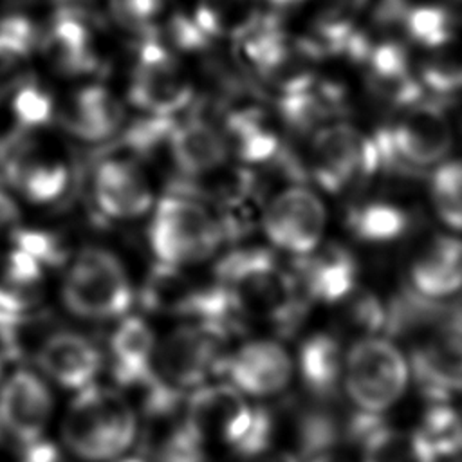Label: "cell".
Instances as JSON below:
<instances>
[{
	"mask_svg": "<svg viewBox=\"0 0 462 462\" xmlns=\"http://www.w3.org/2000/svg\"><path fill=\"white\" fill-rule=\"evenodd\" d=\"M381 168L375 137L356 126L332 121L318 128L309 148V171L330 193H339Z\"/></svg>",
	"mask_w": 462,
	"mask_h": 462,
	"instance_id": "cell-10",
	"label": "cell"
},
{
	"mask_svg": "<svg viewBox=\"0 0 462 462\" xmlns=\"http://www.w3.org/2000/svg\"><path fill=\"white\" fill-rule=\"evenodd\" d=\"M157 345L155 332L143 318H123L108 345L114 379L123 386L146 388L155 377Z\"/></svg>",
	"mask_w": 462,
	"mask_h": 462,
	"instance_id": "cell-21",
	"label": "cell"
},
{
	"mask_svg": "<svg viewBox=\"0 0 462 462\" xmlns=\"http://www.w3.org/2000/svg\"><path fill=\"white\" fill-rule=\"evenodd\" d=\"M298 368L307 390L316 397H330L343 383L345 354L336 336L316 332L309 336L298 352Z\"/></svg>",
	"mask_w": 462,
	"mask_h": 462,
	"instance_id": "cell-25",
	"label": "cell"
},
{
	"mask_svg": "<svg viewBox=\"0 0 462 462\" xmlns=\"http://www.w3.org/2000/svg\"><path fill=\"white\" fill-rule=\"evenodd\" d=\"M404 36L424 51L455 42V22L448 9L435 4L408 5L402 2L399 20Z\"/></svg>",
	"mask_w": 462,
	"mask_h": 462,
	"instance_id": "cell-29",
	"label": "cell"
},
{
	"mask_svg": "<svg viewBox=\"0 0 462 462\" xmlns=\"http://www.w3.org/2000/svg\"><path fill=\"white\" fill-rule=\"evenodd\" d=\"M437 458L451 457L462 451V428L458 419V408L448 401H433L424 411L422 424L419 428Z\"/></svg>",
	"mask_w": 462,
	"mask_h": 462,
	"instance_id": "cell-32",
	"label": "cell"
},
{
	"mask_svg": "<svg viewBox=\"0 0 462 462\" xmlns=\"http://www.w3.org/2000/svg\"><path fill=\"white\" fill-rule=\"evenodd\" d=\"M411 289L420 296L440 300L462 289V238L439 235L415 256L410 267Z\"/></svg>",
	"mask_w": 462,
	"mask_h": 462,
	"instance_id": "cell-22",
	"label": "cell"
},
{
	"mask_svg": "<svg viewBox=\"0 0 462 462\" xmlns=\"http://www.w3.org/2000/svg\"><path fill=\"white\" fill-rule=\"evenodd\" d=\"M114 20L132 32H150L164 18L171 0H106Z\"/></svg>",
	"mask_w": 462,
	"mask_h": 462,
	"instance_id": "cell-36",
	"label": "cell"
},
{
	"mask_svg": "<svg viewBox=\"0 0 462 462\" xmlns=\"http://www.w3.org/2000/svg\"><path fill=\"white\" fill-rule=\"evenodd\" d=\"M34 361L45 377L76 392L92 386L103 365L99 348L70 330L51 332L38 346Z\"/></svg>",
	"mask_w": 462,
	"mask_h": 462,
	"instance_id": "cell-16",
	"label": "cell"
},
{
	"mask_svg": "<svg viewBox=\"0 0 462 462\" xmlns=\"http://www.w3.org/2000/svg\"><path fill=\"white\" fill-rule=\"evenodd\" d=\"M47 265L11 244L0 253V310L29 312L40 301Z\"/></svg>",
	"mask_w": 462,
	"mask_h": 462,
	"instance_id": "cell-24",
	"label": "cell"
},
{
	"mask_svg": "<svg viewBox=\"0 0 462 462\" xmlns=\"http://www.w3.org/2000/svg\"><path fill=\"white\" fill-rule=\"evenodd\" d=\"M262 226L274 247L300 258L319 247L327 226V209L309 188L289 186L267 202Z\"/></svg>",
	"mask_w": 462,
	"mask_h": 462,
	"instance_id": "cell-12",
	"label": "cell"
},
{
	"mask_svg": "<svg viewBox=\"0 0 462 462\" xmlns=\"http://www.w3.org/2000/svg\"><path fill=\"white\" fill-rule=\"evenodd\" d=\"M54 399L47 383L27 368L14 370L0 386V426L18 444L43 439Z\"/></svg>",
	"mask_w": 462,
	"mask_h": 462,
	"instance_id": "cell-13",
	"label": "cell"
},
{
	"mask_svg": "<svg viewBox=\"0 0 462 462\" xmlns=\"http://www.w3.org/2000/svg\"><path fill=\"white\" fill-rule=\"evenodd\" d=\"M119 462H144L143 458H137V457H130V458H123Z\"/></svg>",
	"mask_w": 462,
	"mask_h": 462,
	"instance_id": "cell-42",
	"label": "cell"
},
{
	"mask_svg": "<svg viewBox=\"0 0 462 462\" xmlns=\"http://www.w3.org/2000/svg\"><path fill=\"white\" fill-rule=\"evenodd\" d=\"M430 197L437 217L462 231V159L440 162L430 180Z\"/></svg>",
	"mask_w": 462,
	"mask_h": 462,
	"instance_id": "cell-31",
	"label": "cell"
},
{
	"mask_svg": "<svg viewBox=\"0 0 462 462\" xmlns=\"http://www.w3.org/2000/svg\"><path fill=\"white\" fill-rule=\"evenodd\" d=\"M155 462H208L204 439L184 419L171 424L157 440L153 449Z\"/></svg>",
	"mask_w": 462,
	"mask_h": 462,
	"instance_id": "cell-35",
	"label": "cell"
},
{
	"mask_svg": "<svg viewBox=\"0 0 462 462\" xmlns=\"http://www.w3.org/2000/svg\"><path fill=\"white\" fill-rule=\"evenodd\" d=\"M224 236L217 213L200 199L180 191H170L157 202L148 227L157 262L177 267L202 262L217 251Z\"/></svg>",
	"mask_w": 462,
	"mask_h": 462,
	"instance_id": "cell-4",
	"label": "cell"
},
{
	"mask_svg": "<svg viewBox=\"0 0 462 462\" xmlns=\"http://www.w3.org/2000/svg\"><path fill=\"white\" fill-rule=\"evenodd\" d=\"M274 5H280V7H292V5H300L301 0H267Z\"/></svg>",
	"mask_w": 462,
	"mask_h": 462,
	"instance_id": "cell-41",
	"label": "cell"
},
{
	"mask_svg": "<svg viewBox=\"0 0 462 462\" xmlns=\"http://www.w3.org/2000/svg\"><path fill=\"white\" fill-rule=\"evenodd\" d=\"M346 224L359 240L384 244L397 240L408 231L410 215L393 202L368 200L350 209Z\"/></svg>",
	"mask_w": 462,
	"mask_h": 462,
	"instance_id": "cell-28",
	"label": "cell"
},
{
	"mask_svg": "<svg viewBox=\"0 0 462 462\" xmlns=\"http://www.w3.org/2000/svg\"><path fill=\"white\" fill-rule=\"evenodd\" d=\"M363 462H437L419 430L390 428L377 420L359 440Z\"/></svg>",
	"mask_w": 462,
	"mask_h": 462,
	"instance_id": "cell-27",
	"label": "cell"
},
{
	"mask_svg": "<svg viewBox=\"0 0 462 462\" xmlns=\"http://www.w3.org/2000/svg\"><path fill=\"white\" fill-rule=\"evenodd\" d=\"M60 123L83 143H103L121 130L123 106L108 88L85 85L67 99Z\"/></svg>",
	"mask_w": 462,
	"mask_h": 462,
	"instance_id": "cell-20",
	"label": "cell"
},
{
	"mask_svg": "<svg viewBox=\"0 0 462 462\" xmlns=\"http://www.w3.org/2000/svg\"><path fill=\"white\" fill-rule=\"evenodd\" d=\"M135 435L134 406L117 390L97 384L76 393L61 424L67 449L87 462L117 458L134 444Z\"/></svg>",
	"mask_w": 462,
	"mask_h": 462,
	"instance_id": "cell-2",
	"label": "cell"
},
{
	"mask_svg": "<svg viewBox=\"0 0 462 462\" xmlns=\"http://www.w3.org/2000/svg\"><path fill=\"white\" fill-rule=\"evenodd\" d=\"M92 200L112 220H132L152 208L150 180L132 155H110L92 175Z\"/></svg>",
	"mask_w": 462,
	"mask_h": 462,
	"instance_id": "cell-14",
	"label": "cell"
},
{
	"mask_svg": "<svg viewBox=\"0 0 462 462\" xmlns=\"http://www.w3.org/2000/svg\"><path fill=\"white\" fill-rule=\"evenodd\" d=\"M309 462H343V460H339V458L334 457L332 453H323V455H318V457L309 458Z\"/></svg>",
	"mask_w": 462,
	"mask_h": 462,
	"instance_id": "cell-40",
	"label": "cell"
},
{
	"mask_svg": "<svg viewBox=\"0 0 462 462\" xmlns=\"http://www.w3.org/2000/svg\"><path fill=\"white\" fill-rule=\"evenodd\" d=\"M90 18L88 14L56 9L45 31H40L38 45L56 70L81 76L97 69L99 58Z\"/></svg>",
	"mask_w": 462,
	"mask_h": 462,
	"instance_id": "cell-17",
	"label": "cell"
},
{
	"mask_svg": "<svg viewBox=\"0 0 462 462\" xmlns=\"http://www.w3.org/2000/svg\"><path fill=\"white\" fill-rule=\"evenodd\" d=\"M292 359L276 341L254 339L227 354L224 372L244 395L271 397L283 392L292 379Z\"/></svg>",
	"mask_w": 462,
	"mask_h": 462,
	"instance_id": "cell-15",
	"label": "cell"
},
{
	"mask_svg": "<svg viewBox=\"0 0 462 462\" xmlns=\"http://www.w3.org/2000/svg\"><path fill=\"white\" fill-rule=\"evenodd\" d=\"M341 435L343 428L337 417L323 408L307 410L298 420V444L301 453L309 458L330 453Z\"/></svg>",
	"mask_w": 462,
	"mask_h": 462,
	"instance_id": "cell-34",
	"label": "cell"
},
{
	"mask_svg": "<svg viewBox=\"0 0 462 462\" xmlns=\"http://www.w3.org/2000/svg\"><path fill=\"white\" fill-rule=\"evenodd\" d=\"M296 280L309 300L337 303L357 291V263L341 245H327L300 256Z\"/></svg>",
	"mask_w": 462,
	"mask_h": 462,
	"instance_id": "cell-19",
	"label": "cell"
},
{
	"mask_svg": "<svg viewBox=\"0 0 462 462\" xmlns=\"http://www.w3.org/2000/svg\"><path fill=\"white\" fill-rule=\"evenodd\" d=\"M460 310H462V305H460Z\"/></svg>",
	"mask_w": 462,
	"mask_h": 462,
	"instance_id": "cell-45",
	"label": "cell"
},
{
	"mask_svg": "<svg viewBox=\"0 0 462 462\" xmlns=\"http://www.w3.org/2000/svg\"><path fill=\"white\" fill-rule=\"evenodd\" d=\"M366 0H301L309 29V45L318 56L325 52L346 51L356 34V22L361 16Z\"/></svg>",
	"mask_w": 462,
	"mask_h": 462,
	"instance_id": "cell-23",
	"label": "cell"
},
{
	"mask_svg": "<svg viewBox=\"0 0 462 462\" xmlns=\"http://www.w3.org/2000/svg\"><path fill=\"white\" fill-rule=\"evenodd\" d=\"M410 374V363L393 341L366 336L345 354L343 386L357 411L381 415L402 397Z\"/></svg>",
	"mask_w": 462,
	"mask_h": 462,
	"instance_id": "cell-6",
	"label": "cell"
},
{
	"mask_svg": "<svg viewBox=\"0 0 462 462\" xmlns=\"http://www.w3.org/2000/svg\"><path fill=\"white\" fill-rule=\"evenodd\" d=\"M0 162L7 182L25 200L40 206L58 202L70 186L67 162L18 130L0 143Z\"/></svg>",
	"mask_w": 462,
	"mask_h": 462,
	"instance_id": "cell-11",
	"label": "cell"
},
{
	"mask_svg": "<svg viewBox=\"0 0 462 462\" xmlns=\"http://www.w3.org/2000/svg\"><path fill=\"white\" fill-rule=\"evenodd\" d=\"M229 330L204 321H188L173 328L155 354V377L162 388L184 395L204 386L226 363Z\"/></svg>",
	"mask_w": 462,
	"mask_h": 462,
	"instance_id": "cell-7",
	"label": "cell"
},
{
	"mask_svg": "<svg viewBox=\"0 0 462 462\" xmlns=\"http://www.w3.org/2000/svg\"><path fill=\"white\" fill-rule=\"evenodd\" d=\"M213 280L240 321L254 319L291 330L305 310L307 298L296 276L267 249L227 253L217 263Z\"/></svg>",
	"mask_w": 462,
	"mask_h": 462,
	"instance_id": "cell-1",
	"label": "cell"
},
{
	"mask_svg": "<svg viewBox=\"0 0 462 462\" xmlns=\"http://www.w3.org/2000/svg\"><path fill=\"white\" fill-rule=\"evenodd\" d=\"M184 419L208 442L215 439L242 460L253 458L271 446L273 420L263 408L253 406L229 383L204 384L189 393Z\"/></svg>",
	"mask_w": 462,
	"mask_h": 462,
	"instance_id": "cell-3",
	"label": "cell"
},
{
	"mask_svg": "<svg viewBox=\"0 0 462 462\" xmlns=\"http://www.w3.org/2000/svg\"><path fill=\"white\" fill-rule=\"evenodd\" d=\"M346 300L350 301L346 309V321L352 328L363 334L361 337L377 336L379 330H386L388 307H384L377 296L356 291Z\"/></svg>",
	"mask_w": 462,
	"mask_h": 462,
	"instance_id": "cell-37",
	"label": "cell"
},
{
	"mask_svg": "<svg viewBox=\"0 0 462 462\" xmlns=\"http://www.w3.org/2000/svg\"><path fill=\"white\" fill-rule=\"evenodd\" d=\"M458 419H460V428H462V406L458 408Z\"/></svg>",
	"mask_w": 462,
	"mask_h": 462,
	"instance_id": "cell-44",
	"label": "cell"
},
{
	"mask_svg": "<svg viewBox=\"0 0 462 462\" xmlns=\"http://www.w3.org/2000/svg\"><path fill=\"white\" fill-rule=\"evenodd\" d=\"M20 227V208L16 200L7 191L0 189V242H11Z\"/></svg>",
	"mask_w": 462,
	"mask_h": 462,
	"instance_id": "cell-38",
	"label": "cell"
},
{
	"mask_svg": "<svg viewBox=\"0 0 462 462\" xmlns=\"http://www.w3.org/2000/svg\"><path fill=\"white\" fill-rule=\"evenodd\" d=\"M384 168H428L446 161L453 148V125L442 106L419 101L404 108L390 128L375 135Z\"/></svg>",
	"mask_w": 462,
	"mask_h": 462,
	"instance_id": "cell-8",
	"label": "cell"
},
{
	"mask_svg": "<svg viewBox=\"0 0 462 462\" xmlns=\"http://www.w3.org/2000/svg\"><path fill=\"white\" fill-rule=\"evenodd\" d=\"M244 462H300L294 455L287 453V451H263L253 458H247Z\"/></svg>",
	"mask_w": 462,
	"mask_h": 462,
	"instance_id": "cell-39",
	"label": "cell"
},
{
	"mask_svg": "<svg viewBox=\"0 0 462 462\" xmlns=\"http://www.w3.org/2000/svg\"><path fill=\"white\" fill-rule=\"evenodd\" d=\"M263 0H197L193 20L209 40H244L265 16Z\"/></svg>",
	"mask_w": 462,
	"mask_h": 462,
	"instance_id": "cell-26",
	"label": "cell"
},
{
	"mask_svg": "<svg viewBox=\"0 0 462 462\" xmlns=\"http://www.w3.org/2000/svg\"><path fill=\"white\" fill-rule=\"evenodd\" d=\"M168 153L182 179L193 180L224 168L231 152L222 126L195 117L175 123Z\"/></svg>",
	"mask_w": 462,
	"mask_h": 462,
	"instance_id": "cell-18",
	"label": "cell"
},
{
	"mask_svg": "<svg viewBox=\"0 0 462 462\" xmlns=\"http://www.w3.org/2000/svg\"><path fill=\"white\" fill-rule=\"evenodd\" d=\"M419 81L439 96L457 94L462 90V45L449 42L426 51L419 65Z\"/></svg>",
	"mask_w": 462,
	"mask_h": 462,
	"instance_id": "cell-30",
	"label": "cell"
},
{
	"mask_svg": "<svg viewBox=\"0 0 462 462\" xmlns=\"http://www.w3.org/2000/svg\"><path fill=\"white\" fill-rule=\"evenodd\" d=\"M54 101L47 88L32 79H20L11 92V112L18 130L34 132L54 116Z\"/></svg>",
	"mask_w": 462,
	"mask_h": 462,
	"instance_id": "cell-33",
	"label": "cell"
},
{
	"mask_svg": "<svg viewBox=\"0 0 462 462\" xmlns=\"http://www.w3.org/2000/svg\"><path fill=\"white\" fill-rule=\"evenodd\" d=\"M195 88L188 69L159 40L146 36L135 49L128 99L153 117H173L193 99Z\"/></svg>",
	"mask_w": 462,
	"mask_h": 462,
	"instance_id": "cell-9",
	"label": "cell"
},
{
	"mask_svg": "<svg viewBox=\"0 0 462 462\" xmlns=\"http://www.w3.org/2000/svg\"><path fill=\"white\" fill-rule=\"evenodd\" d=\"M4 359H5V356L0 352V379H2V370H4Z\"/></svg>",
	"mask_w": 462,
	"mask_h": 462,
	"instance_id": "cell-43",
	"label": "cell"
},
{
	"mask_svg": "<svg viewBox=\"0 0 462 462\" xmlns=\"http://www.w3.org/2000/svg\"><path fill=\"white\" fill-rule=\"evenodd\" d=\"M61 301L81 319L106 321L126 314L134 301V289L125 265L114 253L87 247L65 269Z\"/></svg>",
	"mask_w": 462,
	"mask_h": 462,
	"instance_id": "cell-5",
	"label": "cell"
}]
</instances>
